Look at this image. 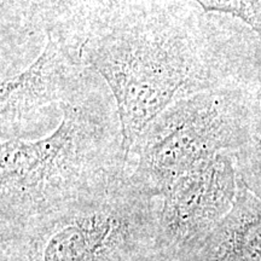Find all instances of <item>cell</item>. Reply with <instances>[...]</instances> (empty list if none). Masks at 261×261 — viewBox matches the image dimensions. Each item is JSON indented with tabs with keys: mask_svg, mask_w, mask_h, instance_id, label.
<instances>
[{
	"mask_svg": "<svg viewBox=\"0 0 261 261\" xmlns=\"http://www.w3.org/2000/svg\"><path fill=\"white\" fill-rule=\"evenodd\" d=\"M205 14L231 15L247 24L261 39V0H195Z\"/></svg>",
	"mask_w": 261,
	"mask_h": 261,
	"instance_id": "cell-9",
	"label": "cell"
},
{
	"mask_svg": "<svg viewBox=\"0 0 261 261\" xmlns=\"http://www.w3.org/2000/svg\"><path fill=\"white\" fill-rule=\"evenodd\" d=\"M2 217L21 221L106 195L126 178L121 120L112 91L93 69L54 132L2 142Z\"/></svg>",
	"mask_w": 261,
	"mask_h": 261,
	"instance_id": "cell-2",
	"label": "cell"
},
{
	"mask_svg": "<svg viewBox=\"0 0 261 261\" xmlns=\"http://www.w3.org/2000/svg\"><path fill=\"white\" fill-rule=\"evenodd\" d=\"M255 103L252 143H250V151L248 152V167L250 169L252 177L261 185V97Z\"/></svg>",
	"mask_w": 261,
	"mask_h": 261,
	"instance_id": "cell-10",
	"label": "cell"
},
{
	"mask_svg": "<svg viewBox=\"0 0 261 261\" xmlns=\"http://www.w3.org/2000/svg\"><path fill=\"white\" fill-rule=\"evenodd\" d=\"M32 0H0V79L6 81L23 71L40 56L45 42L29 27Z\"/></svg>",
	"mask_w": 261,
	"mask_h": 261,
	"instance_id": "cell-8",
	"label": "cell"
},
{
	"mask_svg": "<svg viewBox=\"0 0 261 261\" xmlns=\"http://www.w3.org/2000/svg\"><path fill=\"white\" fill-rule=\"evenodd\" d=\"M237 178L225 155L201 163L160 197L158 228L178 243L204 238L232 207Z\"/></svg>",
	"mask_w": 261,
	"mask_h": 261,
	"instance_id": "cell-5",
	"label": "cell"
},
{
	"mask_svg": "<svg viewBox=\"0 0 261 261\" xmlns=\"http://www.w3.org/2000/svg\"><path fill=\"white\" fill-rule=\"evenodd\" d=\"M195 0H122L83 47V61L112 91L126 152L182 98L218 89L214 31Z\"/></svg>",
	"mask_w": 261,
	"mask_h": 261,
	"instance_id": "cell-1",
	"label": "cell"
},
{
	"mask_svg": "<svg viewBox=\"0 0 261 261\" xmlns=\"http://www.w3.org/2000/svg\"><path fill=\"white\" fill-rule=\"evenodd\" d=\"M247 115L240 97L220 87L182 98L156 117L126 152V179L160 198L175 180L240 143Z\"/></svg>",
	"mask_w": 261,
	"mask_h": 261,
	"instance_id": "cell-3",
	"label": "cell"
},
{
	"mask_svg": "<svg viewBox=\"0 0 261 261\" xmlns=\"http://www.w3.org/2000/svg\"><path fill=\"white\" fill-rule=\"evenodd\" d=\"M92 73L83 57L47 39L37 60L2 83L0 140L39 139L54 132L65 107L86 86Z\"/></svg>",
	"mask_w": 261,
	"mask_h": 261,
	"instance_id": "cell-4",
	"label": "cell"
},
{
	"mask_svg": "<svg viewBox=\"0 0 261 261\" xmlns=\"http://www.w3.org/2000/svg\"><path fill=\"white\" fill-rule=\"evenodd\" d=\"M121 3L122 0H32L29 27L45 44L50 39L81 56L85 44L109 21Z\"/></svg>",
	"mask_w": 261,
	"mask_h": 261,
	"instance_id": "cell-6",
	"label": "cell"
},
{
	"mask_svg": "<svg viewBox=\"0 0 261 261\" xmlns=\"http://www.w3.org/2000/svg\"><path fill=\"white\" fill-rule=\"evenodd\" d=\"M207 261H261V198L242 175L231 210L204 237Z\"/></svg>",
	"mask_w": 261,
	"mask_h": 261,
	"instance_id": "cell-7",
	"label": "cell"
}]
</instances>
